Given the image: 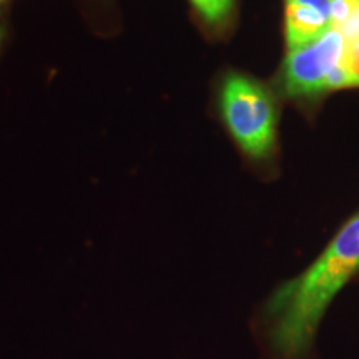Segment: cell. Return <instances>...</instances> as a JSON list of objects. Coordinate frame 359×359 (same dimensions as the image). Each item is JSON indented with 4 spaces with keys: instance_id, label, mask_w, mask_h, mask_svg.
Returning a JSON list of instances; mask_svg holds the SVG:
<instances>
[{
    "instance_id": "obj_11",
    "label": "cell",
    "mask_w": 359,
    "mask_h": 359,
    "mask_svg": "<svg viewBox=\"0 0 359 359\" xmlns=\"http://www.w3.org/2000/svg\"><path fill=\"white\" fill-rule=\"evenodd\" d=\"M4 2V0H0V4H2Z\"/></svg>"
},
{
    "instance_id": "obj_9",
    "label": "cell",
    "mask_w": 359,
    "mask_h": 359,
    "mask_svg": "<svg viewBox=\"0 0 359 359\" xmlns=\"http://www.w3.org/2000/svg\"><path fill=\"white\" fill-rule=\"evenodd\" d=\"M344 60H346V64L349 69H351L353 74L359 79V40L353 43H348L346 53H344Z\"/></svg>"
},
{
    "instance_id": "obj_8",
    "label": "cell",
    "mask_w": 359,
    "mask_h": 359,
    "mask_svg": "<svg viewBox=\"0 0 359 359\" xmlns=\"http://www.w3.org/2000/svg\"><path fill=\"white\" fill-rule=\"evenodd\" d=\"M336 30L343 35L346 43H353L359 40V2H356V6H354L351 15L348 17L346 22L343 25H339Z\"/></svg>"
},
{
    "instance_id": "obj_6",
    "label": "cell",
    "mask_w": 359,
    "mask_h": 359,
    "mask_svg": "<svg viewBox=\"0 0 359 359\" xmlns=\"http://www.w3.org/2000/svg\"><path fill=\"white\" fill-rule=\"evenodd\" d=\"M359 87V79L349 69L346 60H341L338 65L331 70L326 80V90H338V88H349Z\"/></svg>"
},
{
    "instance_id": "obj_4",
    "label": "cell",
    "mask_w": 359,
    "mask_h": 359,
    "mask_svg": "<svg viewBox=\"0 0 359 359\" xmlns=\"http://www.w3.org/2000/svg\"><path fill=\"white\" fill-rule=\"evenodd\" d=\"M331 27L330 8L302 0H285V35L288 52L313 43Z\"/></svg>"
},
{
    "instance_id": "obj_5",
    "label": "cell",
    "mask_w": 359,
    "mask_h": 359,
    "mask_svg": "<svg viewBox=\"0 0 359 359\" xmlns=\"http://www.w3.org/2000/svg\"><path fill=\"white\" fill-rule=\"evenodd\" d=\"M201 19L212 25H219L230 17L235 0H190Z\"/></svg>"
},
{
    "instance_id": "obj_12",
    "label": "cell",
    "mask_w": 359,
    "mask_h": 359,
    "mask_svg": "<svg viewBox=\"0 0 359 359\" xmlns=\"http://www.w3.org/2000/svg\"><path fill=\"white\" fill-rule=\"evenodd\" d=\"M358 2H359V0H358Z\"/></svg>"
},
{
    "instance_id": "obj_10",
    "label": "cell",
    "mask_w": 359,
    "mask_h": 359,
    "mask_svg": "<svg viewBox=\"0 0 359 359\" xmlns=\"http://www.w3.org/2000/svg\"><path fill=\"white\" fill-rule=\"evenodd\" d=\"M4 37H6V29H4L2 20H0V47H2V43H4Z\"/></svg>"
},
{
    "instance_id": "obj_3",
    "label": "cell",
    "mask_w": 359,
    "mask_h": 359,
    "mask_svg": "<svg viewBox=\"0 0 359 359\" xmlns=\"http://www.w3.org/2000/svg\"><path fill=\"white\" fill-rule=\"evenodd\" d=\"M346 40L334 27L306 47L288 52L283 65V88L291 97L316 95L326 90L331 70L346 53Z\"/></svg>"
},
{
    "instance_id": "obj_1",
    "label": "cell",
    "mask_w": 359,
    "mask_h": 359,
    "mask_svg": "<svg viewBox=\"0 0 359 359\" xmlns=\"http://www.w3.org/2000/svg\"><path fill=\"white\" fill-rule=\"evenodd\" d=\"M358 269L359 213L306 271L281 285L264 303L259 331L273 359L306 356L327 306Z\"/></svg>"
},
{
    "instance_id": "obj_7",
    "label": "cell",
    "mask_w": 359,
    "mask_h": 359,
    "mask_svg": "<svg viewBox=\"0 0 359 359\" xmlns=\"http://www.w3.org/2000/svg\"><path fill=\"white\" fill-rule=\"evenodd\" d=\"M358 0H330V13H331V25L338 29L343 25L349 15H351L354 6Z\"/></svg>"
},
{
    "instance_id": "obj_2",
    "label": "cell",
    "mask_w": 359,
    "mask_h": 359,
    "mask_svg": "<svg viewBox=\"0 0 359 359\" xmlns=\"http://www.w3.org/2000/svg\"><path fill=\"white\" fill-rule=\"evenodd\" d=\"M222 114L246 155L264 158L276 143L278 111L271 93L257 80L231 74L222 87Z\"/></svg>"
}]
</instances>
